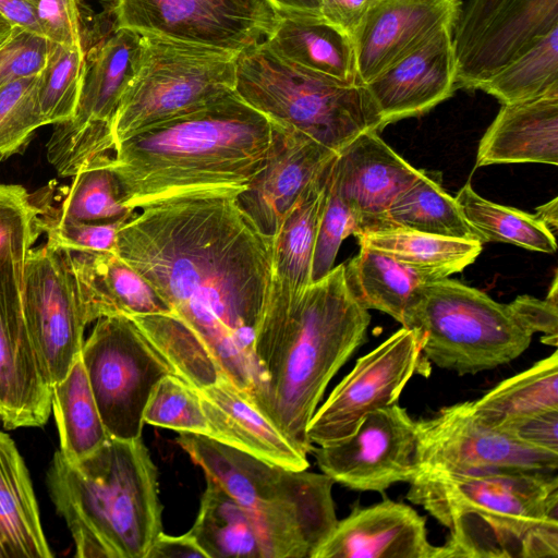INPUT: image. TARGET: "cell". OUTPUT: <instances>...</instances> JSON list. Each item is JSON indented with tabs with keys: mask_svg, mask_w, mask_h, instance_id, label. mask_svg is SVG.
I'll list each match as a JSON object with an SVG mask.
<instances>
[{
	"mask_svg": "<svg viewBox=\"0 0 558 558\" xmlns=\"http://www.w3.org/2000/svg\"><path fill=\"white\" fill-rule=\"evenodd\" d=\"M120 227L116 254L207 348L251 401L253 340L274 274V235L226 191L153 202Z\"/></svg>",
	"mask_w": 558,
	"mask_h": 558,
	"instance_id": "obj_1",
	"label": "cell"
},
{
	"mask_svg": "<svg viewBox=\"0 0 558 558\" xmlns=\"http://www.w3.org/2000/svg\"><path fill=\"white\" fill-rule=\"evenodd\" d=\"M368 310L352 294L344 264L312 282L296 300L269 291L253 340L251 403L303 454L307 426L337 372L367 340Z\"/></svg>",
	"mask_w": 558,
	"mask_h": 558,
	"instance_id": "obj_2",
	"label": "cell"
},
{
	"mask_svg": "<svg viewBox=\"0 0 558 558\" xmlns=\"http://www.w3.org/2000/svg\"><path fill=\"white\" fill-rule=\"evenodd\" d=\"M278 125L234 90L150 126L118 144L111 155L120 202L135 211L190 192L240 195L266 166Z\"/></svg>",
	"mask_w": 558,
	"mask_h": 558,
	"instance_id": "obj_3",
	"label": "cell"
},
{
	"mask_svg": "<svg viewBox=\"0 0 558 558\" xmlns=\"http://www.w3.org/2000/svg\"><path fill=\"white\" fill-rule=\"evenodd\" d=\"M407 498L449 530L437 558H557L558 477L422 468Z\"/></svg>",
	"mask_w": 558,
	"mask_h": 558,
	"instance_id": "obj_4",
	"label": "cell"
},
{
	"mask_svg": "<svg viewBox=\"0 0 558 558\" xmlns=\"http://www.w3.org/2000/svg\"><path fill=\"white\" fill-rule=\"evenodd\" d=\"M78 558H146L162 532L158 471L142 437H110L76 462L60 451L47 474Z\"/></svg>",
	"mask_w": 558,
	"mask_h": 558,
	"instance_id": "obj_5",
	"label": "cell"
},
{
	"mask_svg": "<svg viewBox=\"0 0 558 558\" xmlns=\"http://www.w3.org/2000/svg\"><path fill=\"white\" fill-rule=\"evenodd\" d=\"M175 441L246 510L264 558H312L335 529V482L325 473L275 465L204 435Z\"/></svg>",
	"mask_w": 558,
	"mask_h": 558,
	"instance_id": "obj_6",
	"label": "cell"
},
{
	"mask_svg": "<svg viewBox=\"0 0 558 558\" xmlns=\"http://www.w3.org/2000/svg\"><path fill=\"white\" fill-rule=\"evenodd\" d=\"M401 325L420 336L429 363L459 375L510 363L536 333L520 295L508 304L498 303L448 277L414 291Z\"/></svg>",
	"mask_w": 558,
	"mask_h": 558,
	"instance_id": "obj_7",
	"label": "cell"
},
{
	"mask_svg": "<svg viewBox=\"0 0 558 558\" xmlns=\"http://www.w3.org/2000/svg\"><path fill=\"white\" fill-rule=\"evenodd\" d=\"M235 93L272 121L339 153L384 129L366 87L288 62L263 41L236 57Z\"/></svg>",
	"mask_w": 558,
	"mask_h": 558,
	"instance_id": "obj_8",
	"label": "cell"
},
{
	"mask_svg": "<svg viewBox=\"0 0 558 558\" xmlns=\"http://www.w3.org/2000/svg\"><path fill=\"white\" fill-rule=\"evenodd\" d=\"M236 57L142 35L134 74L112 121L116 146L150 126L202 109L233 93Z\"/></svg>",
	"mask_w": 558,
	"mask_h": 558,
	"instance_id": "obj_9",
	"label": "cell"
},
{
	"mask_svg": "<svg viewBox=\"0 0 558 558\" xmlns=\"http://www.w3.org/2000/svg\"><path fill=\"white\" fill-rule=\"evenodd\" d=\"M80 356L109 436L140 438L150 392L172 366L125 315L98 318Z\"/></svg>",
	"mask_w": 558,
	"mask_h": 558,
	"instance_id": "obj_10",
	"label": "cell"
},
{
	"mask_svg": "<svg viewBox=\"0 0 558 558\" xmlns=\"http://www.w3.org/2000/svg\"><path fill=\"white\" fill-rule=\"evenodd\" d=\"M142 35L128 28L112 33L85 57V70L76 111L54 124L46 151L59 175L73 177L90 159L114 150L113 117L132 78Z\"/></svg>",
	"mask_w": 558,
	"mask_h": 558,
	"instance_id": "obj_11",
	"label": "cell"
},
{
	"mask_svg": "<svg viewBox=\"0 0 558 558\" xmlns=\"http://www.w3.org/2000/svg\"><path fill=\"white\" fill-rule=\"evenodd\" d=\"M112 28L233 54L263 43L279 17L269 0H110Z\"/></svg>",
	"mask_w": 558,
	"mask_h": 558,
	"instance_id": "obj_12",
	"label": "cell"
},
{
	"mask_svg": "<svg viewBox=\"0 0 558 558\" xmlns=\"http://www.w3.org/2000/svg\"><path fill=\"white\" fill-rule=\"evenodd\" d=\"M22 304L46 379L60 381L80 356L88 320L69 251L41 244L24 264Z\"/></svg>",
	"mask_w": 558,
	"mask_h": 558,
	"instance_id": "obj_13",
	"label": "cell"
},
{
	"mask_svg": "<svg viewBox=\"0 0 558 558\" xmlns=\"http://www.w3.org/2000/svg\"><path fill=\"white\" fill-rule=\"evenodd\" d=\"M429 364L420 336L401 327L357 359L352 371L316 409L307 426L310 441L327 446L349 437L366 414L397 403L415 374L428 377Z\"/></svg>",
	"mask_w": 558,
	"mask_h": 558,
	"instance_id": "obj_14",
	"label": "cell"
},
{
	"mask_svg": "<svg viewBox=\"0 0 558 558\" xmlns=\"http://www.w3.org/2000/svg\"><path fill=\"white\" fill-rule=\"evenodd\" d=\"M558 28V0H469L452 31L456 87L477 86Z\"/></svg>",
	"mask_w": 558,
	"mask_h": 558,
	"instance_id": "obj_15",
	"label": "cell"
},
{
	"mask_svg": "<svg viewBox=\"0 0 558 558\" xmlns=\"http://www.w3.org/2000/svg\"><path fill=\"white\" fill-rule=\"evenodd\" d=\"M417 426L398 403L369 412L347 438L312 449L317 465L350 489L383 493L418 471Z\"/></svg>",
	"mask_w": 558,
	"mask_h": 558,
	"instance_id": "obj_16",
	"label": "cell"
},
{
	"mask_svg": "<svg viewBox=\"0 0 558 558\" xmlns=\"http://www.w3.org/2000/svg\"><path fill=\"white\" fill-rule=\"evenodd\" d=\"M417 463L449 471L526 470L556 472L558 453L527 446L483 423L472 401L442 408L416 421Z\"/></svg>",
	"mask_w": 558,
	"mask_h": 558,
	"instance_id": "obj_17",
	"label": "cell"
},
{
	"mask_svg": "<svg viewBox=\"0 0 558 558\" xmlns=\"http://www.w3.org/2000/svg\"><path fill=\"white\" fill-rule=\"evenodd\" d=\"M23 269L0 259V420L9 429L43 426L51 413V386L23 312Z\"/></svg>",
	"mask_w": 558,
	"mask_h": 558,
	"instance_id": "obj_18",
	"label": "cell"
},
{
	"mask_svg": "<svg viewBox=\"0 0 558 558\" xmlns=\"http://www.w3.org/2000/svg\"><path fill=\"white\" fill-rule=\"evenodd\" d=\"M453 25H444L366 83L383 126L421 116L456 89Z\"/></svg>",
	"mask_w": 558,
	"mask_h": 558,
	"instance_id": "obj_19",
	"label": "cell"
},
{
	"mask_svg": "<svg viewBox=\"0 0 558 558\" xmlns=\"http://www.w3.org/2000/svg\"><path fill=\"white\" fill-rule=\"evenodd\" d=\"M337 154L310 136L279 124L266 166L239 199L259 228L275 235L288 213Z\"/></svg>",
	"mask_w": 558,
	"mask_h": 558,
	"instance_id": "obj_20",
	"label": "cell"
},
{
	"mask_svg": "<svg viewBox=\"0 0 558 558\" xmlns=\"http://www.w3.org/2000/svg\"><path fill=\"white\" fill-rule=\"evenodd\" d=\"M460 0H375L353 38L356 82L365 85L444 25L456 24Z\"/></svg>",
	"mask_w": 558,
	"mask_h": 558,
	"instance_id": "obj_21",
	"label": "cell"
},
{
	"mask_svg": "<svg viewBox=\"0 0 558 558\" xmlns=\"http://www.w3.org/2000/svg\"><path fill=\"white\" fill-rule=\"evenodd\" d=\"M428 541L426 520L403 502L385 498L355 506L338 520L312 558H437Z\"/></svg>",
	"mask_w": 558,
	"mask_h": 558,
	"instance_id": "obj_22",
	"label": "cell"
},
{
	"mask_svg": "<svg viewBox=\"0 0 558 558\" xmlns=\"http://www.w3.org/2000/svg\"><path fill=\"white\" fill-rule=\"evenodd\" d=\"M421 172L389 147L378 132L369 131L336 155L330 186L355 215L357 233L379 221L396 196Z\"/></svg>",
	"mask_w": 558,
	"mask_h": 558,
	"instance_id": "obj_23",
	"label": "cell"
},
{
	"mask_svg": "<svg viewBox=\"0 0 558 558\" xmlns=\"http://www.w3.org/2000/svg\"><path fill=\"white\" fill-rule=\"evenodd\" d=\"M209 427V438L265 462L291 470L310 463L288 438L223 374L197 389Z\"/></svg>",
	"mask_w": 558,
	"mask_h": 558,
	"instance_id": "obj_24",
	"label": "cell"
},
{
	"mask_svg": "<svg viewBox=\"0 0 558 558\" xmlns=\"http://www.w3.org/2000/svg\"><path fill=\"white\" fill-rule=\"evenodd\" d=\"M558 163V92L504 104L483 135L475 167Z\"/></svg>",
	"mask_w": 558,
	"mask_h": 558,
	"instance_id": "obj_25",
	"label": "cell"
},
{
	"mask_svg": "<svg viewBox=\"0 0 558 558\" xmlns=\"http://www.w3.org/2000/svg\"><path fill=\"white\" fill-rule=\"evenodd\" d=\"M70 254L88 323L111 315L171 313L116 252Z\"/></svg>",
	"mask_w": 558,
	"mask_h": 558,
	"instance_id": "obj_26",
	"label": "cell"
},
{
	"mask_svg": "<svg viewBox=\"0 0 558 558\" xmlns=\"http://www.w3.org/2000/svg\"><path fill=\"white\" fill-rule=\"evenodd\" d=\"M264 43L288 62L342 82L357 83L352 39L319 13L279 11L278 21Z\"/></svg>",
	"mask_w": 558,
	"mask_h": 558,
	"instance_id": "obj_27",
	"label": "cell"
},
{
	"mask_svg": "<svg viewBox=\"0 0 558 558\" xmlns=\"http://www.w3.org/2000/svg\"><path fill=\"white\" fill-rule=\"evenodd\" d=\"M332 162L292 207L274 235L270 292L280 298L296 300L313 282L314 251Z\"/></svg>",
	"mask_w": 558,
	"mask_h": 558,
	"instance_id": "obj_28",
	"label": "cell"
},
{
	"mask_svg": "<svg viewBox=\"0 0 558 558\" xmlns=\"http://www.w3.org/2000/svg\"><path fill=\"white\" fill-rule=\"evenodd\" d=\"M29 473L11 437L0 430V558H50Z\"/></svg>",
	"mask_w": 558,
	"mask_h": 558,
	"instance_id": "obj_29",
	"label": "cell"
},
{
	"mask_svg": "<svg viewBox=\"0 0 558 558\" xmlns=\"http://www.w3.org/2000/svg\"><path fill=\"white\" fill-rule=\"evenodd\" d=\"M344 270L352 294L364 308L384 312L400 324L418 287L452 275L447 269L407 264L367 246H361Z\"/></svg>",
	"mask_w": 558,
	"mask_h": 558,
	"instance_id": "obj_30",
	"label": "cell"
},
{
	"mask_svg": "<svg viewBox=\"0 0 558 558\" xmlns=\"http://www.w3.org/2000/svg\"><path fill=\"white\" fill-rule=\"evenodd\" d=\"M475 415L499 428L509 423L558 409V352L539 360L472 401Z\"/></svg>",
	"mask_w": 558,
	"mask_h": 558,
	"instance_id": "obj_31",
	"label": "cell"
},
{
	"mask_svg": "<svg viewBox=\"0 0 558 558\" xmlns=\"http://www.w3.org/2000/svg\"><path fill=\"white\" fill-rule=\"evenodd\" d=\"M60 452L70 462L86 458L109 438L101 420L81 356L68 374L51 386Z\"/></svg>",
	"mask_w": 558,
	"mask_h": 558,
	"instance_id": "obj_32",
	"label": "cell"
},
{
	"mask_svg": "<svg viewBox=\"0 0 558 558\" xmlns=\"http://www.w3.org/2000/svg\"><path fill=\"white\" fill-rule=\"evenodd\" d=\"M378 226L480 241L465 221L456 198L442 189L440 177L436 178V173L425 170L396 196L384 217L367 228Z\"/></svg>",
	"mask_w": 558,
	"mask_h": 558,
	"instance_id": "obj_33",
	"label": "cell"
},
{
	"mask_svg": "<svg viewBox=\"0 0 558 558\" xmlns=\"http://www.w3.org/2000/svg\"><path fill=\"white\" fill-rule=\"evenodd\" d=\"M189 532L207 558H264L259 536L246 510L209 477Z\"/></svg>",
	"mask_w": 558,
	"mask_h": 558,
	"instance_id": "obj_34",
	"label": "cell"
},
{
	"mask_svg": "<svg viewBox=\"0 0 558 558\" xmlns=\"http://www.w3.org/2000/svg\"><path fill=\"white\" fill-rule=\"evenodd\" d=\"M360 246L380 251L418 267L441 268L452 274L463 270L482 252L475 240L441 236L411 229L378 226L354 234Z\"/></svg>",
	"mask_w": 558,
	"mask_h": 558,
	"instance_id": "obj_35",
	"label": "cell"
},
{
	"mask_svg": "<svg viewBox=\"0 0 558 558\" xmlns=\"http://www.w3.org/2000/svg\"><path fill=\"white\" fill-rule=\"evenodd\" d=\"M454 198L482 243L502 242L547 254L556 252L555 234L534 215L485 199L469 183Z\"/></svg>",
	"mask_w": 558,
	"mask_h": 558,
	"instance_id": "obj_36",
	"label": "cell"
},
{
	"mask_svg": "<svg viewBox=\"0 0 558 558\" xmlns=\"http://www.w3.org/2000/svg\"><path fill=\"white\" fill-rule=\"evenodd\" d=\"M130 318L174 369L196 389L222 374L203 342L172 313L138 314Z\"/></svg>",
	"mask_w": 558,
	"mask_h": 558,
	"instance_id": "obj_37",
	"label": "cell"
},
{
	"mask_svg": "<svg viewBox=\"0 0 558 558\" xmlns=\"http://www.w3.org/2000/svg\"><path fill=\"white\" fill-rule=\"evenodd\" d=\"M476 89L494 96L502 105L558 92V28L483 81Z\"/></svg>",
	"mask_w": 558,
	"mask_h": 558,
	"instance_id": "obj_38",
	"label": "cell"
},
{
	"mask_svg": "<svg viewBox=\"0 0 558 558\" xmlns=\"http://www.w3.org/2000/svg\"><path fill=\"white\" fill-rule=\"evenodd\" d=\"M111 154L87 161L75 175L56 208L40 211L50 217L82 222H108L134 211L120 202L118 183L110 165Z\"/></svg>",
	"mask_w": 558,
	"mask_h": 558,
	"instance_id": "obj_39",
	"label": "cell"
},
{
	"mask_svg": "<svg viewBox=\"0 0 558 558\" xmlns=\"http://www.w3.org/2000/svg\"><path fill=\"white\" fill-rule=\"evenodd\" d=\"M85 57L83 45L52 41L38 87L39 108L46 125L73 118L83 83Z\"/></svg>",
	"mask_w": 558,
	"mask_h": 558,
	"instance_id": "obj_40",
	"label": "cell"
},
{
	"mask_svg": "<svg viewBox=\"0 0 558 558\" xmlns=\"http://www.w3.org/2000/svg\"><path fill=\"white\" fill-rule=\"evenodd\" d=\"M143 417L149 425L209 436L197 389L177 375H167L156 384Z\"/></svg>",
	"mask_w": 558,
	"mask_h": 558,
	"instance_id": "obj_41",
	"label": "cell"
},
{
	"mask_svg": "<svg viewBox=\"0 0 558 558\" xmlns=\"http://www.w3.org/2000/svg\"><path fill=\"white\" fill-rule=\"evenodd\" d=\"M40 74L0 86V159L21 151L33 133L46 125L39 108Z\"/></svg>",
	"mask_w": 558,
	"mask_h": 558,
	"instance_id": "obj_42",
	"label": "cell"
},
{
	"mask_svg": "<svg viewBox=\"0 0 558 558\" xmlns=\"http://www.w3.org/2000/svg\"><path fill=\"white\" fill-rule=\"evenodd\" d=\"M40 208L19 184L0 183V259L24 267L28 253L41 234Z\"/></svg>",
	"mask_w": 558,
	"mask_h": 558,
	"instance_id": "obj_43",
	"label": "cell"
},
{
	"mask_svg": "<svg viewBox=\"0 0 558 558\" xmlns=\"http://www.w3.org/2000/svg\"><path fill=\"white\" fill-rule=\"evenodd\" d=\"M131 216L108 222H82L57 219L40 211L38 223L52 246L73 253H105L116 251L118 231Z\"/></svg>",
	"mask_w": 558,
	"mask_h": 558,
	"instance_id": "obj_44",
	"label": "cell"
},
{
	"mask_svg": "<svg viewBox=\"0 0 558 558\" xmlns=\"http://www.w3.org/2000/svg\"><path fill=\"white\" fill-rule=\"evenodd\" d=\"M357 228L355 215L342 197L331 189L329 183L328 196L319 222L314 251L313 282L325 277L335 267V260L342 241L350 234L354 235Z\"/></svg>",
	"mask_w": 558,
	"mask_h": 558,
	"instance_id": "obj_45",
	"label": "cell"
},
{
	"mask_svg": "<svg viewBox=\"0 0 558 558\" xmlns=\"http://www.w3.org/2000/svg\"><path fill=\"white\" fill-rule=\"evenodd\" d=\"M51 45L47 37L14 26L11 38L0 48V86L40 74Z\"/></svg>",
	"mask_w": 558,
	"mask_h": 558,
	"instance_id": "obj_46",
	"label": "cell"
},
{
	"mask_svg": "<svg viewBox=\"0 0 558 558\" xmlns=\"http://www.w3.org/2000/svg\"><path fill=\"white\" fill-rule=\"evenodd\" d=\"M45 36L61 45H83L80 0H34Z\"/></svg>",
	"mask_w": 558,
	"mask_h": 558,
	"instance_id": "obj_47",
	"label": "cell"
},
{
	"mask_svg": "<svg viewBox=\"0 0 558 558\" xmlns=\"http://www.w3.org/2000/svg\"><path fill=\"white\" fill-rule=\"evenodd\" d=\"M497 429L527 446L558 453V409L509 423Z\"/></svg>",
	"mask_w": 558,
	"mask_h": 558,
	"instance_id": "obj_48",
	"label": "cell"
},
{
	"mask_svg": "<svg viewBox=\"0 0 558 558\" xmlns=\"http://www.w3.org/2000/svg\"><path fill=\"white\" fill-rule=\"evenodd\" d=\"M375 0H319V14L353 41Z\"/></svg>",
	"mask_w": 558,
	"mask_h": 558,
	"instance_id": "obj_49",
	"label": "cell"
},
{
	"mask_svg": "<svg viewBox=\"0 0 558 558\" xmlns=\"http://www.w3.org/2000/svg\"><path fill=\"white\" fill-rule=\"evenodd\" d=\"M146 558H207L193 535L171 536L163 532L154 542Z\"/></svg>",
	"mask_w": 558,
	"mask_h": 558,
	"instance_id": "obj_50",
	"label": "cell"
},
{
	"mask_svg": "<svg viewBox=\"0 0 558 558\" xmlns=\"http://www.w3.org/2000/svg\"><path fill=\"white\" fill-rule=\"evenodd\" d=\"M0 15L13 26L45 36L32 0H0Z\"/></svg>",
	"mask_w": 558,
	"mask_h": 558,
	"instance_id": "obj_51",
	"label": "cell"
},
{
	"mask_svg": "<svg viewBox=\"0 0 558 558\" xmlns=\"http://www.w3.org/2000/svg\"><path fill=\"white\" fill-rule=\"evenodd\" d=\"M534 217L554 234L558 229V197L536 207Z\"/></svg>",
	"mask_w": 558,
	"mask_h": 558,
	"instance_id": "obj_52",
	"label": "cell"
},
{
	"mask_svg": "<svg viewBox=\"0 0 558 558\" xmlns=\"http://www.w3.org/2000/svg\"><path fill=\"white\" fill-rule=\"evenodd\" d=\"M279 11L319 13V0H269Z\"/></svg>",
	"mask_w": 558,
	"mask_h": 558,
	"instance_id": "obj_53",
	"label": "cell"
},
{
	"mask_svg": "<svg viewBox=\"0 0 558 558\" xmlns=\"http://www.w3.org/2000/svg\"><path fill=\"white\" fill-rule=\"evenodd\" d=\"M14 26L9 23H0V48L3 47L13 34Z\"/></svg>",
	"mask_w": 558,
	"mask_h": 558,
	"instance_id": "obj_54",
	"label": "cell"
},
{
	"mask_svg": "<svg viewBox=\"0 0 558 558\" xmlns=\"http://www.w3.org/2000/svg\"><path fill=\"white\" fill-rule=\"evenodd\" d=\"M0 23H8V22L0 15Z\"/></svg>",
	"mask_w": 558,
	"mask_h": 558,
	"instance_id": "obj_55",
	"label": "cell"
},
{
	"mask_svg": "<svg viewBox=\"0 0 558 558\" xmlns=\"http://www.w3.org/2000/svg\"><path fill=\"white\" fill-rule=\"evenodd\" d=\"M34 2V0H32Z\"/></svg>",
	"mask_w": 558,
	"mask_h": 558,
	"instance_id": "obj_56",
	"label": "cell"
}]
</instances>
